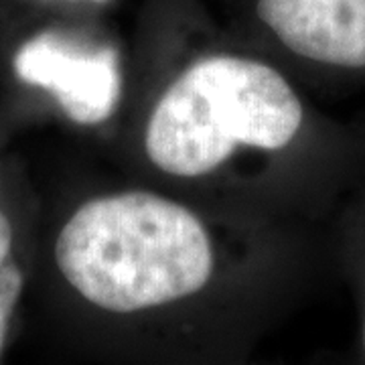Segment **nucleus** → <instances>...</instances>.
Returning <instances> with one entry per match:
<instances>
[{
    "label": "nucleus",
    "instance_id": "423d86ee",
    "mask_svg": "<svg viewBox=\"0 0 365 365\" xmlns=\"http://www.w3.org/2000/svg\"><path fill=\"white\" fill-rule=\"evenodd\" d=\"M41 2H67V4H106L110 0H41Z\"/></svg>",
    "mask_w": 365,
    "mask_h": 365
},
{
    "label": "nucleus",
    "instance_id": "20e7f679",
    "mask_svg": "<svg viewBox=\"0 0 365 365\" xmlns=\"http://www.w3.org/2000/svg\"><path fill=\"white\" fill-rule=\"evenodd\" d=\"M252 11L274 39L302 59L365 67V0H252Z\"/></svg>",
    "mask_w": 365,
    "mask_h": 365
},
{
    "label": "nucleus",
    "instance_id": "f03ea898",
    "mask_svg": "<svg viewBox=\"0 0 365 365\" xmlns=\"http://www.w3.org/2000/svg\"><path fill=\"white\" fill-rule=\"evenodd\" d=\"M302 118L300 98L278 69L242 55H209L163 91L146 122L144 150L165 175L193 179L240 148H287Z\"/></svg>",
    "mask_w": 365,
    "mask_h": 365
},
{
    "label": "nucleus",
    "instance_id": "7ed1b4c3",
    "mask_svg": "<svg viewBox=\"0 0 365 365\" xmlns=\"http://www.w3.org/2000/svg\"><path fill=\"white\" fill-rule=\"evenodd\" d=\"M16 78L49 91L67 116L96 126L114 114L122 96V69L112 47L83 49L59 31H41L13 57Z\"/></svg>",
    "mask_w": 365,
    "mask_h": 365
},
{
    "label": "nucleus",
    "instance_id": "0eeeda50",
    "mask_svg": "<svg viewBox=\"0 0 365 365\" xmlns=\"http://www.w3.org/2000/svg\"><path fill=\"white\" fill-rule=\"evenodd\" d=\"M364 351H365V319H364Z\"/></svg>",
    "mask_w": 365,
    "mask_h": 365
},
{
    "label": "nucleus",
    "instance_id": "f257e3e1",
    "mask_svg": "<svg viewBox=\"0 0 365 365\" xmlns=\"http://www.w3.org/2000/svg\"><path fill=\"white\" fill-rule=\"evenodd\" d=\"M53 266L86 304L132 314L195 297L215 256L191 209L150 191H122L67 215L53 240Z\"/></svg>",
    "mask_w": 365,
    "mask_h": 365
},
{
    "label": "nucleus",
    "instance_id": "39448f33",
    "mask_svg": "<svg viewBox=\"0 0 365 365\" xmlns=\"http://www.w3.org/2000/svg\"><path fill=\"white\" fill-rule=\"evenodd\" d=\"M16 211L0 199V359L9 347L14 314L26 288V266Z\"/></svg>",
    "mask_w": 365,
    "mask_h": 365
}]
</instances>
